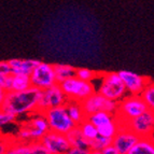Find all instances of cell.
Returning <instances> with one entry per match:
<instances>
[{
	"instance_id": "obj_14",
	"label": "cell",
	"mask_w": 154,
	"mask_h": 154,
	"mask_svg": "<svg viewBox=\"0 0 154 154\" xmlns=\"http://www.w3.org/2000/svg\"><path fill=\"white\" fill-rule=\"evenodd\" d=\"M5 154H51L41 141L23 142L13 140Z\"/></svg>"
},
{
	"instance_id": "obj_5",
	"label": "cell",
	"mask_w": 154,
	"mask_h": 154,
	"mask_svg": "<svg viewBox=\"0 0 154 154\" xmlns=\"http://www.w3.org/2000/svg\"><path fill=\"white\" fill-rule=\"evenodd\" d=\"M43 113L48 120L50 128L53 131L67 135L70 131L78 126L77 123L70 118L66 105L49 109Z\"/></svg>"
},
{
	"instance_id": "obj_30",
	"label": "cell",
	"mask_w": 154,
	"mask_h": 154,
	"mask_svg": "<svg viewBox=\"0 0 154 154\" xmlns=\"http://www.w3.org/2000/svg\"><path fill=\"white\" fill-rule=\"evenodd\" d=\"M92 150L88 148H78V146H71L65 154H91Z\"/></svg>"
},
{
	"instance_id": "obj_32",
	"label": "cell",
	"mask_w": 154,
	"mask_h": 154,
	"mask_svg": "<svg viewBox=\"0 0 154 154\" xmlns=\"http://www.w3.org/2000/svg\"><path fill=\"white\" fill-rule=\"evenodd\" d=\"M103 154H121L120 152L118 151V150L114 148V146L111 144V146H109L108 148H106V149H103Z\"/></svg>"
},
{
	"instance_id": "obj_24",
	"label": "cell",
	"mask_w": 154,
	"mask_h": 154,
	"mask_svg": "<svg viewBox=\"0 0 154 154\" xmlns=\"http://www.w3.org/2000/svg\"><path fill=\"white\" fill-rule=\"evenodd\" d=\"M141 97L150 110L154 111V81H150L141 93Z\"/></svg>"
},
{
	"instance_id": "obj_12",
	"label": "cell",
	"mask_w": 154,
	"mask_h": 154,
	"mask_svg": "<svg viewBox=\"0 0 154 154\" xmlns=\"http://www.w3.org/2000/svg\"><path fill=\"white\" fill-rule=\"evenodd\" d=\"M118 73L121 77L122 81L126 86V90L131 95H141L142 91L151 81L146 75H141L137 72L129 71V70H119Z\"/></svg>"
},
{
	"instance_id": "obj_31",
	"label": "cell",
	"mask_w": 154,
	"mask_h": 154,
	"mask_svg": "<svg viewBox=\"0 0 154 154\" xmlns=\"http://www.w3.org/2000/svg\"><path fill=\"white\" fill-rule=\"evenodd\" d=\"M11 143H12V141H9V140H7V139L2 138L1 139V143H0V154H5V152L8 151V149L10 148Z\"/></svg>"
},
{
	"instance_id": "obj_25",
	"label": "cell",
	"mask_w": 154,
	"mask_h": 154,
	"mask_svg": "<svg viewBox=\"0 0 154 154\" xmlns=\"http://www.w3.org/2000/svg\"><path fill=\"white\" fill-rule=\"evenodd\" d=\"M112 144V139L107 138L103 136H98L97 138L91 140V150H98V151H103V149L108 148L109 146Z\"/></svg>"
},
{
	"instance_id": "obj_16",
	"label": "cell",
	"mask_w": 154,
	"mask_h": 154,
	"mask_svg": "<svg viewBox=\"0 0 154 154\" xmlns=\"http://www.w3.org/2000/svg\"><path fill=\"white\" fill-rule=\"evenodd\" d=\"M66 107L70 118L77 123V125L82 124L86 120V118H88L84 109H83L82 103H80V101H77V100H68V103H66Z\"/></svg>"
},
{
	"instance_id": "obj_27",
	"label": "cell",
	"mask_w": 154,
	"mask_h": 154,
	"mask_svg": "<svg viewBox=\"0 0 154 154\" xmlns=\"http://www.w3.org/2000/svg\"><path fill=\"white\" fill-rule=\"evenodd\" d=\"M17 118L18 116L16 114H14V113L1 110V113H0V125H1V127H5V126L15 123Z\"/></svg>"
},
{
	"instance_id": "obj_22",
	"label": "cell",
	"mask_w": 154,
	"mask_h": 154,
	"mask_svg": "<svg viewBox=\"0 0 154 154\" xmlns=\"http://www.w3.org/2000/svg\"><path fill=\"white\" fill-rule=\"evenodd\" d=\"M114 118H116V116L112 114V113L106 112V111H99V112L93 113L91 116H88L86 119H88L90 122H92L95 126L99 127V126L114 120Z\"/></svg>"
},
{
	"instance_id": "obj_3",
	"label": "cell",
	"mask_w": 154,
	"mask_h": 154,
	"mask_svg": "<svg viewBox=\"0 0 154 154\" xmlns=\"http://www.w3.org/2000/svg\"><path fill=\"white\" fill-rule=\"evenodd\" d=\"M100 77H101V82L97 92H99L101 95L106 96L109 99H112L118 103L121 101L124 97H126L127 90L121 77L119 75L118 71L103 72L100 73Z\"/></svg>"
},
{
	"instance_id": "obj_1",
	"label": "cell",
	"mask_w": 154,
	"mask_h": 154,
	"mask_svg": "<svg viewBox=\"0 0 154 154\" xmlns=\"http://www.w3.org/2000/svg\"><path fill=\"white\" fill-rule=\"evenodd\" d=\"M41 91L35 86L21 92L10 91L7 93L5 99L0 103L1 110L12 112L17 116L37 112Z\"/></svg>"
},
{
	"instance_id": "obj_11",
	"label": "cell",
	"mask_w": 154,
	"mask_h": 154,
	"mask_svg": "<svg viewBox=\"0 0 154 154\" xmlns=\"http://www.w3.org/2000/svg\"><path fill=\"white\" fill-rule=\"evenodd\" d=\"M139 139L140 137L136 133H134L125 124L120 123L119 131L112 139V146L121 154H127Z\"/></svg>"
},
{
	"instance_id": "obj_6",
	"label": "cell",
	"mask_w": 154,
	"mask_h": 154,
	"mask_svg": "<svg viewBox=\"0 0 154 154\" xmlns=\"http://www.w3.org/2000/svg\"><path fill=\"white\" fill-rule=\"evenodd\" d=\"M63 91L67 95L69 100H77L82 103L86 98L95 94L97 91L95 88V85L92 82L84 81L77 77L70 78L66 80L63 83H60Z\"/></svg>"
},
{
	"instance_id": "obj_7",
	"label": "cell",
	"mask_w": 154,
	"mask_h": 154,
	"mask_svg": "<svg viewBox=\"0 0 154 154\" xmlns=\"http://www.w3.org/2000/svg\"><path fill=\"white\" fill-rule=\"evenodd\" d=\"M68 97L63 91L59 83L53 85L51 88L41 91V96L39 100L38 111L39 112H45L46 110L59 106H65L68 103Z\"/></svg>"
},
{
	"instance_id": "obj_9",
	"label": "cell",
	"mask_w": 154,
	"mask_h": 154,
	"mask_svg": "<svg viewBox=\"0 0 154 154\" xmlns=\"http://www.w3.org/2000/svg\"><path fill=\"white\" fill-rule=\"evenodd\" d=\"M82 106L86 116H91L99 111H106L116 114L119 108V103L101 95L99 92H96L95 94H93L84 101H82Z\"/></svg>"
},
{
	"instance_id": "obj_2",
	"label": "cell",
	"mask_w": 154,
	"mask_h": 154,
	"mask_svg": "<svg viewBox=\"0 0 154 154\" xmlns=\"http://www.w3.org/2000/svg\"><path fill=\"white\" fill-rule=\"evenodd\" d=\"M50 131L51 128L44 113L37 111L31 118L21 124L15 135V139L23 142L41 141V139Z\"/></svg>"
},
{
	"instance_id": "obj_20",
	"label": "cell",
	"mask_w": 154,
	"mask_h": 154,
	"mask_svg": "<svg viewBox=\"0 0 154 154\" xmlns=\"http://www.w3.org/2000/svg\"><path fill=\"white\" fill-rule=\"evenodd\" d=\"M31 78L29 75H11V91L21 92L31 88Z\"/></svg>"
},
{
	"instance_id": "obj_17",
	"label": "cell",
	"mask_w": 154,
	"mask_h": 154,
	"mask_svg": "<svg viewBox=\"0 0 154 154\" xmlns=\"http://www.w3.org/2000/svg\"><path fill=\"white\" fill-rule=\"evenodd\" d=\"M67 138L69 140L71 146L88 148V149H91V140H88V139L83 135L82 131H81L79 125L67 134Z\"/></svg>"
},
{
	"instance_id": "obj_4",
	"label": "cell",
	"mask_w": 154,
	"mask_h": 154,
	"mask_svg": "<svg viewBox=\"0 0 154 154\" xmlns=\"http://www.w3.org/2000/svg\"><path fill=\"white\" fill-rule=\"evenodd\" d=\"M148 106L142 99L141 95H129L119 101V108L114 114L119 122L125 124L148 110Z\"/></svg>"
},
{
	"instance_id": "obj_28",
	"label": "cell",
	"mask_w": 154,
	"mask_h": 154,
	"mask_svg": "<svg viewBox=\"0 0 154 154\" xmlns=\"http://www.w3.org/2000/svg\"><path fill=\"white\" fill-rule=\"evenodd\" d=\"M11 75H0V90L1 91H5V92L11 91Z\"/></svg>"
},
{
	"instance_id": "obj_33",
	"label": "cell",
	"mask_w": 154,
	"mask_h": 154,
	"mask_svg": "<svg viewBox=\"0 0 154 154\" xmlns=\"http://www.w3.org/2000/svg\"><path fill=\"white\" fill-rule=\"evenodd\" d=\"M91 154H103V152L98 151V150H92V153Z\"/></svg>"
},
{
	"instance_id": "obj_26",
	"label": "cell",
	"mask_w": 154,
	"mask_h": 154,
	"mask_svg": "<svg viewBox=\"0 0 154 154\" xmlns=\"http://www.w3.org/2000/svg\"><path fill=\"white\" fill-rule=\"evenodd\" d=\"M98 75H99L98 72L94 71V70L90 69V68H86V67H79V68H77V75H75V77L81 80H84V81L92 82L93 80L97 78Z\"/></svg>"
},
{
	"instance_id": "obj_13",
	"label": "cell",
	"mask_w": 154,
	"mask_h": 154,
	"mask_svg": "<svg viewBox=\"0 0 154 154\" xmlns=\"http://www.w3.org/2000/svg\"><path fill=\"white\" fill-rule=\"evenodd\" d=\"M41 142L45 146L51 154H65L71 148L67 135L50 131L41 139Z\"/></svg>"
},
{
	"instance_id": "obj_29",
	"label": "cell",
	"mask_w": 154,
	"mask_h": 154,
	"mask_svg": "<svg viewBox=\"0 0 154 154\" xmlns=\"http://www.w3.org/2000/svg\"><path fill=\"white\" fill-rule=\"evenodd\" d=\"M12 75V68L8 60H2L0 63V75Z\"/></svg>"
},
{
	"instance_id": "obj_21",
	"label": "cell",
	"mask_w": 154,
	"mask_h": 154,
	"mask_svg": "<svg viewBox=\"0 0 154 154\" xmlns=\"http://www.w3.org/2000/svg\"><path fill=\"white\" fill-rule=\"evenodd\" d=\"M97 128H98V133H99L100 136L113 139L114 136L116 135V133L119 131V128H120V122H119L118 119L114 118V120L99 126Z\"/></svg>"
},
{
	"instance_id": "obj_19",
	"label": "cell",
	"mask_w": 154,
	"mask_h": 154,
	"mask_svg": "<svg viewBox=\"0 0 154 154\" xmlns=\"http://www.w3.org/2000/svg\"><path fill=\"white\" fill-rule=\"evenodd\" d=\"M127 154H154V137H141Z\"/></svg>"
},
{
	"instance_id": "obj_15",
	"label": "cell",
	"mask_w": 154,
	"mask_h": 154,
	"mask_svg": "<svg viewBox=\"0 0 154 154\" xmlns=\"http://www.w3.org/2000/svg\"><path fill=\"white\" fill-rule=\"evenodd\" d=\"M12 68V75H29L41 60L30 58H11L8 60Z\"/></svg>"
},
{
	"instance_id": "obj_23",
	"label": "cell",
	"mask_w": 154,
	"mask_h": 154,
	"mask_svg": "<svg viewBox=\"0 0 154 154\" xmlns=\"http://www.w3.org/2000/svg\"><path fill=\"white\" fill-rule=\"evenodd\" d=\"M80 128L82 131L83 135H84L88 140H93V139L97 138L99 136V133H98L97 126H95L92 122H90L86 119L82 124H80Z\"/></svg>"
},
{
	"instance_id": "obj_8",
	"label": "cell",
	"mask_w": 154,
	"mask_h": 154,
	"mask_svg": "<svg viewBox=\"0 0 154 154\" xmlns=\"http://www.w3.org/2000/svg\"><path fill=\"white\" fill-rule=\"evenodd\" d=\"M31 84L39 90H45L57 84L54 65L50 63L40 62L30 75Z\"/></svg>"
},
{
	"instance_id": "obj_18",
	"label": "cell",
	"mask_w": 154,
	"mask_h": 154,
	"mask_svg": "<svg viewBox=\"0 0 154 154\" xmlns=\"http://www.w3.org/2000/svg\"><path fill=\"white\" fill-rule=\"evenodd\" d=\"M54 71L56 75L57 83H63L70 78L75 77L77 75V68L69 64H54Z\"/></svg>"
},
{
	"instance_id": "obj_10",
	"label": "cell",
	"mask_w": 154,
	"mask_h": 154,
	"mask_svg": "<svg viewBox=\"0 0 154 154\" xmlns=\"http://www.w3.org/2000/svg\"><path fill=\"white\" fill-rule=\"evenodd\" d=\"M125 125L141 137H151L154 134V111L148 110L131 121L126 122Z\"/></svg>"
}]
</instances>
